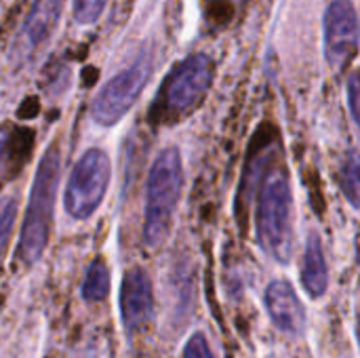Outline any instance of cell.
Instances as JSON below:
<instances>
[{
  "mask_svg": "<svg viewBox=\"0 0 360 358\" xmlns=\"http://www.w3.org/2000/svg\"><path fill=\"white\" fill-rule=\"evenodd\" d=\"M257 243L276 260L287 264L293 251V196L283 167H270L257 194Z\"/></svg>",
  "mask_w": 360,
  "mask_h": 358,
  "instance_id": "obj_1",
  "label": "cell"
},
{
  "mask_svg": "<svg viewBox=\"0 0 360 358\" xmlns=\"http://www.w3.org/2000/svg\"><path fill=\"white\" fill-rule=\"evenodd\" d=\"M59 169H61L59 148L57 143H51L34 175L27 211H25L23 228H21V238L17 247V255L25 266H34L46 249L53 211H55Z\"/></svg>",
  "mask_w": 360,
  "mask_h": 358,
  "instance_id": "obj_2",
  "label": "cell"
},
{
  "mask_svg": "<svg viewBox=\"0 0 360 358\" xmlns=\"http://www.w3.org/2000/svg\"><path fill=\"white\" fill-rule=\"evenodd\" d=\"M184 188V167L177 148H165L152 162L146 188V245H160L169 230Z\"/></svg>",
  "mask_w": 360,
  "mask_h": 358,
  "instance_id": "obj_3",
  "label": "cell"
},
{
  "mask_svg": "<svg viewBox=\"0 0 360 358\" xmlns=\"http://www.w3.org/2000/svg\"><path fill=\"white\" fill-rule=\"evenodd\" d=\"M154 59L150 51H143L129 68L112 76L95 95L91 103V118L101 127L116 124L137 101L152 76Z\"/></svg>",
  "mask_w": 360,
  "mask_h": 358,
  "instance_id": "obj_4",
  "label": "cell"
},
{
  "mask_svg": "<svg viewBox=\"0 0 360 358\" xmlns=\"http://www.w3.org/2000/svg\"><path fill=\"white\" fill-rule=\"evenodd\" d=\"M110 175H112V169H110L108 154L101 148L86 150L70 173V179L63 192L65 211L74 219L91 217L99 209L105 196Z\"/></svg>",
  "mask_w": 360,
  "mask_h": 358,
  "instance_id": "obj_5",
  "label": "cell"
},
{
  "mask_svg": "<svg viewBox=\"0 0 360 358\" xmlns=\"http://www.w3.org/2000/svg\"><path fill=\"white\" fill-rule=\"evenodd\" d=\"M213 82V61L205 53L188 55L167 78L162 89V103L171 114L192 110L209 91Z\"/></svg>",
  "mask_w": 360,
  "mask_h": 358,
  "instance_id": "obj_6",
  "label": "cell"
},
{
  "mask_svg": "<svg viewBox=\"0 0 360 358\" xmlns=\"http://www.w3.org/2000/svg\"><path fill=\"white\" fill-rule=\"evenodd\" d=\"M325 59L331 68H344L359 49V15L352 0H333L323 17Z\"/></svg>",
  "mask_w": 360,
  "mask_h": 358,
  "instance_id": "obj_7",
  "label": "cell"
},
{
  "mask_svg": "<svg viewBox=\"0 0 360 358\" xmlns=\"http://www.w3.org/2000/svg\"><path fill=\"white\" fill-rule=\"evenodd\" d=\"M61 19V0H34L13 42V53L19 61L36 55L55 34Z\"/></svg>",
  "mask_w": 360,
  "mask_h": 358,
  "instance_id": "obj_8",
  "label": "cell"
},
{
  "mask_svg": "<svg viewBox=\"0 0 360 358\" xmlns=\"http://www.w3.org/2000/svg\"><path fill=\"white\" fill-rule=\"evenodd\" d=\"M154 310V293L152 281L141 268H133L124 274L120 287V317L122 327L129 335L141 329Z\"/></svg>",
  "mask_w": 360,
  "mask_h": 358,
  "instance_id": "obj_9",
  "label": "cell"
},
{
  "mask_svg": "<svg viewBox=\"0 0 360 358\" xmlns=\"http://www.w3.org/2000/svg\"><path fill=\"white\" fill-rule=\"evenodd\" d=\"M264 302H266L268 317L278 331L287 335H297L304 331L306 310L295 289L287 281H272L266 289Z\"/></svg>",
  "mask_w": 360,
  "mask_h": 358,
  "instance_id": "obj_10",
  "label": "cell"
},
{
  "mask_svg": "<svg viewBox=\"0 0 360 358\" xmlns=\"http://www.w3.org/2000/svg\"><path fill=\"white\" fill-rule=\"evenodd\" d=\"M302 283H304V289L308 291V295L314 300H319L327 293L329 272H327L323 245L316 234H312L306 243L304 264H302Z\"/></svg>",
  "mask_w": 360,
  "mask_h": 358,
  "instance_id": "obj_11",
  "label": "cell"
},
{
  "mask_svg": "<svg viewBox=\"0 0 360 358\" xmlns=\"http://www.w3.org/2000/svg\"><path fill=\"white\" fill-rule=\"evenodd\" d=\"M110 293V272L105 268V264L101 260L93 262L86 276H84V283H82V298L84 302L89 304H97V302H103Z\"/></svg>",
  "mask_w": 360,
  "mask_h": 358,
  "instance_id": "obj_12",
  "label": "cell"
},
{
  "mask_svg": "<svg viewBox=\"0 0 360 358\" xmlns=\"http://www.w3.org/2000/svg\"><path fill=\"white\" fill-rule=\"evenodd\" d=\"M359 154L356 150L348 152L344 165H342V190L348 203L356 209L359 207Z\"/></svg>",
  "mask_w": 360,
  "mask_h": 358,
  "instance_id": "obj_13",
  "label": "cell"
},
{
  "mask_svg": "<svg viewBox=\"0 0 360 358\" xmlns=\"http://www.w3.org/2000/svg\"><path fill=\"white\" fill-rule=\"evenodd\" d=\"M110 0H72L74 21L80 25H93L103 15Z\"/></svg>",
  "mask_w": 360,
  "mask_h": 358,
  "instance_id": "obj_14",
  "label": "cell"
},
{
  "mask_svg": "<svg viewBox=\"0 0 360 358\" xmlns=\"http://www.w3.org/2000/svg\"><path fill=\"white\" fill-rule=\"evenodd\" d=\"M15 217H17V200L15 198H2L0 200V257L6 249L8 236L13 232Z\"/></svg>",
  "mask_w": 360,
  "mask_h": 358,
  "instance_id": "obj_15",
  "label": "cell"
},
{
  "mask_svg": "<svg viewBox=\"0 0 360 358\" xmlns=\"http://www.w3.org/2000/svg\"><path fill=\"white\" fill-rule=\"evenodd\" d=\"M184 358H215L209 344H207V338L202 333H194L190 335V340L186 342V348H184Z\"/></svg>",
  "mask_w": 360,
  "mask_h": 358,
  "instance_id": "obj_16",
  "label": "cell"
},
{
  "mask_svg": "<svg viewBox=\"0 0 360 358\" xmlns=\"http://www.w3.org/2000/svg\"><path fill=\"white\" fill-rule=\"evenodd\" d=\"M348 108H350V114L354 118V122H359V76L356 74H350L348 78Z\"/></svg>",
  "mask_w": 360,
  "mask_h": 358,
  "instance_id": "obj_17",
  "label": "cell"
},
{
  "mask_svg": "<svg viewBox=\"0 0 360 358\" xmlns=\"http://www.w3.org/2000/svg\"><path fill=\"white\" fill-rule=\"evenodd\" d=\"M8 152H11V129L8 127H0V179L4 175Z\"/></svg>",
  "mask_w": 360,
  "mask_h": 358,
  "instance_id": "obj_18",
  "label": "cell"
},
{
  "mask_svg": "<svg viewBox=\"0 0 360 358\" xmlns=\"http://www.w3.org/2000/svg\"><path fill=\"white\" fill-rule=\"evenodd\" d=\"M80 358H97V354L95 352H86V354H82Z\"/></svg>",
  "mask_w": 360,
  "mask_h": 358,
  "instance_id": "obj_19",
  "label": "cell"
}]
</instances>
